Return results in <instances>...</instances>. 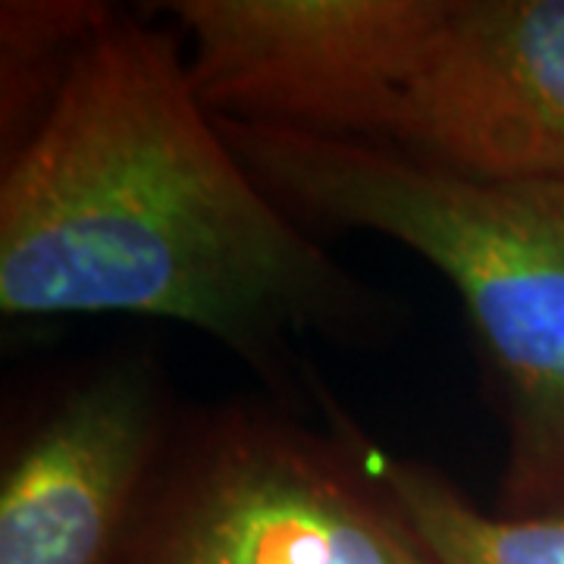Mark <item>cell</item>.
I'll return each instance as SVG.
<instances>
[{
	"instance_id": "1",
	"label": "cell",
	"mask_w": 564,
	"mask_h": 564,
	"mask_svg": "<svg viewBox=\"0 0 564 564\" xmlns=\"http://www.w3.org/2000/svg\"><path fill=\"white\" fill-rule=\"evenodd\" d=\"M0 311L180 323L285 408L323 395L304 339L364 348L399 321L236 158L176 35L113 7L0 166Z\"/></svg>"
},
{
	"instance_id": "2",
	"label": "cell",
	"mask_w": 564,
	"mask_h": 564,
	"mask_svg": "<svg viewBox=\"0 0 564 564\" xmlns=\"http://www.w3.org/2000/svg\"><path fill=\"white\" fill-rule=\"evenodd\" d=\"M217 129L304 229L377 232L452 282L505 430L496 511L564 514V180H470L389 144Z\"/></svg>"
},
{
	"instance_id": "3",
	"label": "cell",
	"mask_w": 564,
	"mask_h": 564,
	"mask_svg": "<svg viewBox=\"0 0 564 564\" xmlns=\"http://www.w3.org/2000/svg\"><path fill=\"white\" fill-rule=\"evenodd\" d=\"M326 421L263 402L182 414L126 564H436L333 399Z\"/></svg>"
},
{
	"instance_id": "4",
	"label": "cell",
	"mask_w": 564,
	"mask_h": 564,
	"mask_svg": "<svg viewBox=\"0 0 564 564\" xmlns=\"http://www.w3.org/2000/svg\"><path fill=\"white\" fill-rule=\"evenodd\" d=\"M448 0H173L217 120L386 144Z\"/></svg>"
},
{
	"instance_id": "5",
	"label": "cell",
	"mask_w": 564,
	"mask_h": 564,
	"mask_svg": "<svg viewBox=\"0 0 564 564\" xmlns=\"http://www.w3.org/2000/svg\"><path fill=\"white\" fill-rule=\"evenodd\" d=\"M180 421L141 351L63 377L7 433L0 564H126Z\"/></svg>"
},
{
	"instance_id": "6",
	"label": "cell",
	"mask_w": 564,
	"mask_h": 564,
	"mask_svg": "<svg viewBox=\"0 0 564 564\" xmlns=\"http://www.w3.org/2000/svg\"><path fill=\"white\" fill-rule=\"evenodd\" d=\"M386 144L470 180H564V0H448Z\"/></svg>"
},
{
	"instance_id": "7",
	"label": "cell",
	"mask_w": 564,
	"mask_h": 564,
	"mask_svg": "<svg viewBox=\"0 0 564 564\" xmlns=\"http://www.w3.org/2000/svg\"><path fill=\"white\" fill-rule=\"evenodd\" d=\"M364 458L399 496L436 564H564V514L486 511L440 467L370 440Z\"/></svg>"
},
{
	"instance_id": "8",
	"label": "cell",
	"mask_w": 564,
	"mask_h": 564,
	"mask_svg": "<svg viewBox=\"0 0 564 564\" xmlns=\"http://www.w3.org/2000/svg\"><path fill=\"white\" fill-rule=\"evenodd\" d=\"M110 7L95 0H7L0 7V144L17 154Z\"/></svg>"
}]
</instances>
